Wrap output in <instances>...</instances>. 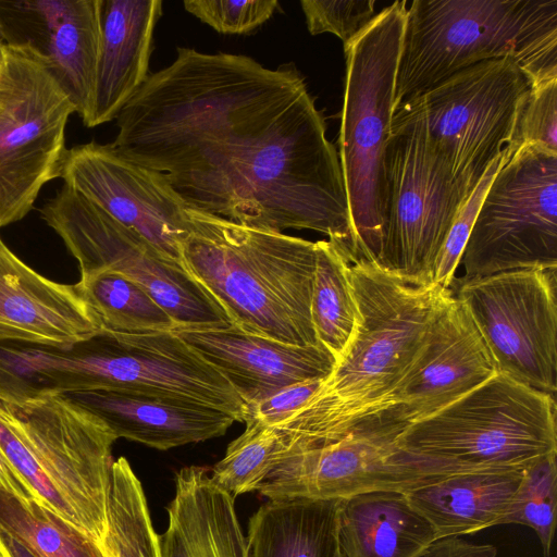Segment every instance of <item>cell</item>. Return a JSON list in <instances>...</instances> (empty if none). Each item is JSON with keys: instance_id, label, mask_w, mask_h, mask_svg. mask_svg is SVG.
I'll list each match as a JSON object with an SVG mask.
<instances>
[{"instance_id": "f35d334b", "label": "cell", "mask_w": 557, "mask_h": 557, "mask_svg": "<svg viewBox=\"0 0 557 557\" xmlns=\"http://www.w3.org/2000/svg\"><path fill=\"white\" fill-rule=\"evenodd\" d=\"M0 485L25 498H38L30 486L21 478L0 449Z\"/></svg>"}, {"instance_id": "4fadbf2b", "label": "cell", "mask_w": 557, "mask_h": 557, "mask_svg": "<svg viewBox=\"0 0 557 557\" xmlns=\"http://www.w3.org/2000/svg\"><path fill=\"white\" fill-rule=\"evenodd\" d=\"M0 407L11 417L33 456L98 543L106 528L112 446L117 440L95 414L63 395Z\"/></svg>"}, {"instance_id": "d590c367", "label": "cell", "mask_w": 557, "mask_h": 557, "mask_svg": "<svg viewBox=\"0 0 557 557\" xmlns=\"http://www.w3.org/2000/svg\"><path fill=\"white\" fill-rule=\"evenodd\" d=\"M519 145L557 152V78L530 86L520 120Z\"/></svg>"}, {"instance_id": "30bf717a", "label": "cell", "mask_w": 557, "mask_h": 557, "mask_svg": "<svg viewBox=\"0 0 557 557\" xmlns=\"http://www.w3.org/2000/svg\"><path fill=\"white\" fill-rule=\"evenodd\" d=\"M40 213L77 260L81 275L109 270L128 277L168 312L177 330L231 325L181 263L72 188L63 185Z\"/></svg>"}, {"instance_id": "4dcf8cb0", "label": "cell", "mask_w": 557, "mask_h": 557, "mask_svg": "<svg viewBox=\"0 0 557 557\" xmlns=\"http://www.w3.org/2000/svg\"><path fill=\"white\" fill-rule=\"evenodd\" d=\"M557 451L523 469L521 482L500 524L518 523L532 528L542 545L543 557H550L556 528Z\"/></svg>"}, {"instance_id": "6da1fadb", "label": "cell", "mask_w": 557, "mask_h": 557, "mask_svg": "<svg viewBox=\"0 0 557 557\" xmlns=\"http://www.w3.org/2000/svg\"><path fill=\"white\" fill-rule=\"evenodd\" d=\"M111 144L191 209L269 231L311 230L357 261L338 152L293 65L178 48L116 116Z\"/></svg>"}, {"instance_id": "44dd1931", "label": "cell", "mask_w": 557, "mask_h": 557, "mask_svg": "<svg viewBox=\"0 0 557 557\" xmlns=\"http://www.w3.org/2000/svg\"><path fill=\"white\" fill-rule=\"evenodd\" d=\"M159 535L160 557H248L235 497L218 486L203 467L181 469Z\"/></svg>"}, {"instance_id": "2e32d148", "label": "cell", "mask_w": 557, "mask_h": 557, "mask_svg": "<svg viewBox=\"0 0 557 557\" xmlns=\"http://www.w3.org/2000/svg\"><path fill=\"white\" fill-rule=\"evenodd\" d=\"M399 432L354 429L338 441L285 458L258 491L268 499H335L375 490L406 491L440 476L410 462L396 446Z\"/></svg>"}, {"instance_id": "f1b7e54d", "label": "cell", "mask_w": 557, "mask_h": 557, "mask_svg": "<svg viewBox=\"0 0 557 557\" xmlns=\"http://www.w3.org/2000/svg\"><path fill=\"white\" fill-rule=\"evenodd\" d=\"M315 245L311 321L318 343L337 359L351 339L358 322L349 261L329 240H318Z\"/></svg>"}, {"instance_id": "1f68e13d", "label": "cell", "mask_w": 557, "mask_h": 557, "mask_svg": "<svg viewBox=\"0 0 557 557\" xmlns=\"http://www.w3.org/2000/svg\"><path fill=\"white\" fill-rule=\"evenodd\" d=\"M0 449L14 470L30 486L39 503L82 528L77 515L44 472L15 423L1 407Z\"/></svg>"}, {"instance_id": "cb8c5ba5", "label": "cell", "mask_w": 557, "mask_h": 557, "mask_svg": "<svg viewBox=\"0 0 557 557\" xmlns=\"http://www.w3.org/2000/svg\"><path fill=\"white\" fill-rule=\"evenodd\" d=\"M99 0L47 1L45 42L38 49L85 122L100 49Z\"/></svg>"}, {"instance_id": "484cf974", "label": "cell", "mask_w": 557, "mask_h": 557, "mask_svg": "<svg viewBox=\"0 0 557 557\" xmlns=\"http://www.w3.org/2000/svg\"><path fill=\"white\" fill-rule=\"evenodd\" d=\"M74 286L101 330L123 334L177 330L168 312L141 286L120 273L103 270L81 275Z\"/></svg>"}, {"instance_id": "e575fe53", "label": "cell", "mask_w": 557, "mask_h": 557, "mask_svg": "<svg viewBox=\"0 0 557 557\" xmlns=\"http://www.w3.org/2000/svg\"><path fill=\"white\" fill-rule=\"evenodd\" d=\"M277 0H187V12L222 34H247L275 12Z\"/></svg>"}, {"instance_id": "7c38bea8", "label": "cell", "mask_w": 557, "mask_h": 557, "mask_svg": "<svg viewBox=\"0 0 557 557\" xmlns=\"http://www.w3.org/2000/svg\"><path fill=\"white\" fill-rule=\"evenodd\" d=\"M455 297L498 373L553 397L557 387V268L461 280Z\"/></svg>"}, {"instance_id": "d6986e66", "label": "cell", "mask_w": 557, "mask_h": 557, "mask_svg": "<svg viewBox=\"0 0 557 557\" xmlns=\"http://www.w3.org/2000/svg\"><path fill=\"white\" fill-rule=\"evenodd\" d=\"M63 396L98 417L116 438L160 450L222 436L236 421L225 411L181 398L107 389Z\"/></svg>"}, {"instance_id": "60d3db41", "label": "cell", "mask_w": 557, "mask_h": 557, "mask_svg": "<svg viewBox=\"0 0 557 557\" xmlns=\"http://www.w3.org/2000/svg\"><path fill=\"white\" fill-rule=\"evenodd\" d=\"M336 557H346L345 554L343 553V550L339 548V545H338V549L336 553Z\"/></svg>"}, {"instance_id": "ab89813d", "label": "cell", "mask_w": 557, "mask_h": 557, "mask_svg": "<svg viewBox=\"0 0 557 557\" xmlns=\"http://www.w3.org/2000/svg\"><path fill=\"white\" fill-rule=\"evenodd\" d=\"M0 557H36L24 545L0 530Z\"/></svg>"}, {"instance_id": "8fae6325", "label": "cell", "mask_w": 557, "mask_h": 557, "mask_svg": "<svg viewBox=\"0 0 557 557\" xmlns=\"http://www.w3.org/2000/svg\"><path fill=\"white\" fill-rule=\"evenodd\" d=\"M470 280L557 268V152L520 146L482 200L459 265Z\"/></svg>"}, {"instance_id": "ffe728a7", "label": "cell", "mask_w": 557, "mask_h": 557, "mask_svg": "<svg viewBox=\"0 0 557 557\" xmlns=\"http://www.w3.org/2000/svg\"><path fill=\"white\" fill-rule=\"evenodd\" d=\"M100 49L91 108L84 125L116 119L148 77L161 0H99Z\"/></svg>"}, {"instance_id": "8d00e7d4", "label": "cell", "mask_w": 557, "mask_h": 557, "mask_svg": "<svg viewBox=\"0 0 557 557\" xmlns=\"http://www.w3.org/2000/svg\"><path fill=\"white\" fill-rule=\"evenodd\" d=\"M323 380H308L286 386L246 408L247 421L276 426L300 409L320 388Z\"/></svg>"}, {"instance_id": "3957f363", "label": "cell", "mask_w": 557, "mask_h": 557, "mask_svg": "<svg viewBox=\"0 0 557 557\" xmlns=\"http://www.w3.org/2000/svg\"><path fill=\"white\" fill-rule=\"evenodd\" d=\"M182 264L239 331L319 344L311 321L317 245L188 209Z\"/></svg>"}, {"instance_id": "5bb4252c", "label": "cell", "mask_w": 557, "mask_h": 557, "mask_svg": "<svg viewBox=\"0 0 557 557\" xmlns=\"http://www.w3.org/2000/svg\"><path fill=\"white\" fill-rule=\"evenodd\" d=\"M496 373L484 341L453 292L403 377L355 429L401 430Z\"/></svg>"}, {"instance_id": "9c48e42d", "label": "cell", "mask_w": 557, "mask_h": 557, "mask_svg": "<svg viewBox=\"0 0 557 557\" xmlns=\"http://www.w3.org/2000/svg\"><path fill=\"white\" fill-rule=\"evenodd\" d=\"M530 83L510 58L483 61L437 84L403 108L471 194L492 163L519 148Z\"/></svg>"}, {"instance_id": "e0dca14e", "label": "cell", "mask_w": 557, "mask_h": 557, "mask_svg": "<svg viewBox=\"0 0 557 557\" xmlns=\"http://www.w3.org/2000/svg\"><path fill=\"white\" fill-rule=\"evenodd\" d=\"M173 332L228 381L246 408L286 386L324 380L336 362L321 344H285L233 325Z\"/></svg>"}, {"instance_id": "7a4b0ae2", "label": "cell", "mask_w": 557, "mask_h": 557, "mask_svg": "<svg viewBox=\"0 0 557 557\" xmlns=\"http://www.w3.org/2000/svg\"><path fill=\"white\" fill-rule=\"evenodd\" d=\"M349 280L358 309L354 335L320 388L276 425L287 457L338 441L360 424L403 377L453 295L434 283L409 284L367 260L349 263Z\"/></svg>"}, {"instance_id": "8992f818", "label": "cell", "mask_w": 557, "mask_h": 557, "mask_svg": "<svg viewBox=\"0 0 557 557\" xmlns=\"http://www.w3.org/2000/svg\"><path fill=\"white\" fill-rule=\"evenodd\" d=\"M408 2L394 1L344 46L338 157L357 261L379 262L386 223L385 150Z\"/></svg>"}, {"instance_id": "603a6c76", "label": "cell", "mask_w": 557, "mask_h": 557, "mask_svg": "<svg viewBox=\"0 0 557 557\" xmlns=\"http://www.w3.org/2000/svg\"><path fill=\"white\" fill-rule=\"evenodd\" d=\"M338 545L346 557H417L436 534L403 490H375L342 498Z\"/></svg>"}, {"instance_id": "4316f807", "label": "cell", "mask_w": 557, "mask_h": 557, "mask_svg": "<svg viewBox=\"0 0 557 557\" xmlns=\"http://www.w3.org/2000/svg\"><path fill=\"white\" fill-rule=\"evenodd\" d=\"M0 530L36 557H104L99 543L48 506L0 485Z\"/></svg>"}, {"instance_id": "ac0fdd59", "label": "cell", "mask_w": 557, "mask_h": 557, "mask_svg": "<svg viewBox=\"0 0 557 557\" xmlns=\"http://www.w3.org/2000/svg\"><path fill=\"white\" fill-rule=\"evenodd\" d=\"M99 331L74 284L40 275L0 238V343L61 348Z\"/></svg>"}, {"instance_id": "d4e9b609", "label": "cell", "mask_w": 557, "mask_h": 557, "mask_svg": "<svg viewBox=\"0 0 557 557\" xmlns=\"http://www.w3.org/2000/svg\"><path fill=\"white\" fill-rule=\"evenodd\" d=\"M341 500L268 499L249 519L248 557H336Z\"/></svg>"}, {"instance_id": "9a60e30c", "label": "cell", "mask_w": 557, "mask_h": 557, "mask_svg": "<svg viewBox=\"0 0 557 557\" xmlns=\"http://www.w3.org/2000/svg\"><path fill=\"white\" fill-rule=\"evenodd\" d=\"M60 177L182 264L189 207L160 172L128 159L111 144L91 141L67 150Z\"/></svg>"}, {"instance_id": "83f0119b", "label": "cell", "mask_w": 557, "mask_h": 557, "mask_svg": "<svg viewBox=\"0 0 557 557\" xmlns=\"http://www.w3.org/2000/svg\"><path fill=\"white\" fill-rule=\"evenodd\" d=\"M99 546L104 557H160L144 487L125 457L112 463Z\"/></svg>"}, {"instance_id": "b9f144b4", "label": "cell", "mask_w": 557, "mask_h": 557, "mask_svg": "<svg viewBox=\"0 0 557 557\" xmlns=\"http://www.w3.org/2000/svg\"><path fill=\"white\" fill-rule=\"evenodd\" d=\"M2 46H3V40H2V38L0 36V49L2 48Z\"/></svg>"}, {"instance_id": "f546056e", "label": "cell", "mask_w": 557, "mask_h": 557, "mask_svg": "<svg viewBox=\"0 0 557 557\" xmlns=\"http://www.w3.org/2000/svg\"><path fill=\"white\" fill-rule=\"evenodd\" d=\"M245 431L231 442L214 465L212 481L234 497L252 491L288 455L284 432L272 425L247 421Z\"/></svg>"}, {"instance_id": "277c9868", "label": "cell", "mask_w": 557, "mask_h": 557, "mask_svg": "<svg viewBox=\"0 0 557 557\" xmlns=\"http://www.w3.org/2000/svg\"><path fill=\"white\" fill-rule=\"evenodd\" d=\"M503 58L518 64L530 86L557 78V0H414L394 111L469 66Z\"/></svg>"}, {"instance_id": "d6a6232c", "label": "cell", "mask_w": 557, "mask_h": 557, "mask_svg": "<svg viewBox=\"0 0 557 557\" xmlns=\"http://www.w3.org/2000/svg\"><path fill=\"white\" fill-rule=\"evenodd\" d=\"M511 156V153H506L499 159L495 160L484 173L476 187L460 207L437 255L434 264L432 283L444 288L453 289L455 273L459 267L460 259L462 257L482 200L492 180L502 168V165Z\"/></svg>"}, {"instance_id": "74e56055", "label": "cell", "mask_w": 557, "mask_h": 557, "mask_svg": "<svg viewBox=\"0 0 557 557\" xmlns=\"http://www.w3.org/2000/svg\"><path fill=\"white\" fill-rule=\"evenodd\" d=\"M497 548L491 544H472L460 536L436 539L417 557H496Z\"/></svg>"}, {"instance_id": "7bdbcfd3", "label": "cell", "mask_w": 557, "mask_h": 557, "mask_svg": "<svg viewBox=\"0 0 557 557\" xmlns=\"http://www.w3.org/2000/svg\"><path fill=\"white\" fill-rule=\"evenodd\" d=\"M0 65H1V49H0Z\"/></svg>"}, {"instance_id": "52a82bcc", "label": "cell", "mask_w": 557, "mask_h": 557, "mask_svg": "<svg viewBox=\"0 0 557 557\" xmlns=\"http://www.w3.org/2000/svg\"><path fill=\"white\" fill-rule=\"evenodd\" d=\"M384 164L386 223L377 264L409 284H432L437 255L470 193L421 121L403 108L393 113Z\"/></svg>"}, {"instance_id": "7402d4cb", "label": "cell", "mask_w": 557, "mask_h": 557, "mask_svg": "<svg viewBox=\"0 0 557 557\" xmlns=\"http://www.w3.org/2000/svg\"><path fill=\"white\" fill-rule=\"evenodd\" d=\"M523 469L440 475L405 491L410 505L433 527L436 539L460 536L500 524Z\"/></svg>"}, {"instance_id": "836d02e7", "label": "cell", "mask_w": 557, "mask_h": 557, "mask_svg": "<svg viewBox=\"0 0 557 557\" xmlns=\"http://www.w3.org/2000/svg\"><path fill=\"white\" fill-rule=\"evenodd\" d=\"M311 35L331 33L345 45L375 17V0H301Z\"/></svg>"}, {"instance_id": "5b68a950", "label": "cell", "mask_w": 557, "mask_h": 557, "mask_svg": "<svg viewBox=\"0 0 557 557\" xmlns=\"http://www.w3.org/2000/svg\"><path fill=\"white\" fill-rule=\"evenodd\" d=\"M395 443L429 475L524 469L557 451L555 397L497 372L403 428Z\"/></svg>"}, {"instance_id": "ba28073f", "label": "cell", "mask_w": 557, "mask_h": 557, "mask_svg": "<svg viewBox=\"0 0 557 557\" xmlns=\"http://www.w3.org/2000/svg\"><path fill=\"white\" fill-rule=\"evenodd\" d=\"M75 107L45 55L4 44L0 65V228L25 218L42 186L60 177Z\"/></svg>"}]
</instances>
